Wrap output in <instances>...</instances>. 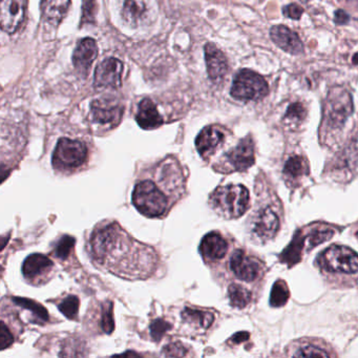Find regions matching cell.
Returning a JSON list of instances; mask_svg holds the SVG:
<instances>
[{"label":"cell","instance_id":"6da1fadb","mask_svg":"<svg viewBox=\"0 0 358 358\" xmlns=\"http://www.w3.org/2000/svg\"><path fill=\"white\" fill-rule=\"evenodd\" d=\"M94 259L115 275L129 280L146 278L154 272V249L133 240L117 223L102 224L92 234Z\"/></svg>","mask_w":358,"mask_h":358},{"label":"cell","instance_id":"7a4b0ae2","mask_svg":"<svg viewBox=\"0 0 358 358\" xmlns=\"http://www.w3.org/2000/svg\"><path fill=\"white\" fill-rule=\"evenodd\" d=\"M184 188L185 179L179 162L173 158L165 159L154 169L152 179L142 180L136 184L134 206L145 217H163L181 196Z\"/></svg>","mask_w":358,"mask_h":358},{"label":"cell","instance_id":"3957f363","mask_svg":"<svg viewBox=\"0 0 358 358\" xmlns=\"http://www.w3.org/2000/svg\"><path fill=\"white\" fill-rule=\"evenodd\" d=\"M215 213L225 219H236L248 209L249 192L247 188L238 184L220 186L209 199Z\"/></svg>","mask_w":358,"mask_h":358},{"label":"cell","instance_id":"277c9868","mask_svg":"<svg viewBox=\"0 0 358 358\" xmlns=\"http://www.w3.org/2000/svg\"><path fill=\"white\" fill-rule=\"evenodd\" d=\"M87 146L83 142L62 138L54 150L52 163L57 171H75L87 162Z\"/></svg>","mask_w":358,"mask_h":358},{"label":"cell","instance_id":"5b68a950","mask_svg":"<svg viewBox=\"0 0 358 358\" xmlns=\"http://www.w3.org/2000/svg\"><path fill=\"white\" fill-rule=\"evenodd\" d=\"M269 92L267 81L250 70H242L236 75L232 83V97L241 101H251L265 97Z\"/></svg>","mask_w":358,"mask_h":358},{"label":"cell","instance_id":"8992f818","mask_svg":"<svg viewBox=\"0 0 358 358\" xmlns=\"http://www.w3.org/2000/svg\"><path fill=\"white\" fill-rule=\"evenodd\" d=\"M318 264L329 272L357 273L358 255L349 247L334 245L320 255Z\"/></svg>","mask_w":358,"mask_h":358},{"label":"cell","instance_id":"52a82bcc","mask_svg":"<svg viewBox=\"0 0 358 358\" xmlns=\"http://www.w3.org/2000/svg\"><path fill=\"white\" fill-rule=\"evenodd\" d=\"M353 110V103L350 93L341 87H334L331 90L324 108V119L326 123L332 129H339L343 127L348 117Z\"/></svg>","mask_w":358,"mask_h":358},{"label":"cell","instance_id":"ba28073f","mask_svg":"<svg viewBox=\"0 0 358 358\" xmlns=\"http://www.w3.org/2000/svg\"><path fill=\"white\" fill-rule=\"evenodd\" d=\"M255 145L250 138H246L224 156V161L217 171L223 173L245 171L255 164Z\"/></svg>","mask_w":358,"mask_h":358},{"label":"cell","instance_id":"9c48e42d","mask_svg":"<svg viewBox=\"0 0 358 358\" xmlns=\"http://www.w3.org/2000/svg\"><path fill=\"white\" fill-rule=\"evenodd\" d=\"M122 104L112 98H100L91 104L92 120L102 127L114 129L120 123L123 116Z\"/></svg>","mask_w":358,"mask_h":358},{"label":"cell","instance_id":"30bf717a","mask_svg":"<svg viewBox=\"0 0 358 358\" xmlns=\"http://www.w3.org/2000/svg\"><path fill=\"white\" fill-rule=\"evenodd\" d=\"M26 15V0H1L0 3V27L3 32L12 35L24 22Z\"/></svg>","mask_w":358,"mask_h":358},{"label":"cell","instance_id":"8fae6325","mask_svg":"<svg viewBox=\"0 0 358 358\" xmlns=\"http://www.w3.org/2000/svg\"><path fill=\"white\" fill-rule=\"evenodd\" d=\"M123 64L116 58L102 62L95 71V85L98 89H116L120 87Z\"/></svg>","mask_w":358,"mask_h":358},{"label":"cell","instance_id":"7c38bea8","mask_svg":"<svg viewBox=\"0 0 358 358\" xmlns=\"http://www.w3.org/2000/svg\"><path fill=\"white\" fill-rule=\"evenodd\" d=\"M230 269L236 278L245 282H252L259 278L261 273L262 264L259 259L249 257L244 251L236 250L230 259Z\"/></svg>","mask_w":358,"mask_h":358},{"label":"cell","instance_id":"4fadbf2b","mask_svg":"<svg viewBox=\"0 0 358 358\" xmlns=\"http://www.w3.org/2000/svg\"><path fill=\"white\" fill-rule=\"evenodd\" d=\"M280 227L278 215L270 208H263L257 211L251 223L253 236L259 241L271 240L275 236Z\"/></svg>","mask_w":358,"mask_h":358},{"label":"cell","instance_id":"5bb4252c","mask_svg":"<svg viewBox=\"0 0 358 358\" xmlns=\"http://www.w3.org/2000/svg\"><path fill=\"white\" fill-rule=\"evenodd\" d=\"M225 140V133L217 125H210L202 129L196 139V148L203 158L210 157Z\"/></svg>","mask_w":358,"mask_h":358},{"label":"cell","instance_id":"9a60e30c","mask_svg":"<svg viewBox=\"0 0 358 358\" xmlns=\"http://www.w3.org/2000/svg\"><path fill=\"white\" fill-rule=\"evenodd\" d=\"M97 55L98 47L96 41L92 38L83 39L73 54V64L77 72L83 76H87Z\"/></svg>","mask_w":358,"mask_h":358},{"label":"cell","instance_id":"2e32d148","mask_svg":"<svg viewBox=\"0 0 358 358\" xmlns=\"http://www.w3.org/2000/svg\"><path fill=\"white\" fill-rule=\"evenodd\" d=\"M53 267V262L47 255L34 253L29 255L24 262L22 273L29 282H36L51 273Z\"/></svg>","mask_w":358,"mask_h":358},{"label":"cell","instance_id":"e0dca14e","mask_svg":"<svg viewBox=\"0 0 358 358\" xmlns=\"http://www.w3.org/2000/svg\"><path fill=\"white\" fill-rule=\"evenodd\" d=\"M272 41L282 51L292 55L303 53V45L296 33L285 26H274L270 30Z\"/></svg>","mask_w":358,"mask_h":358},{"label":"cell","instance_id":"ac0fdd59","mask_svg":"<svg viewBox=\"0 0 358 358\" xmlns=\"http://www.w3.org/2000/svg\"><path fill=\"white\" fill-rule=\"evenodd\" d=\"M228 251V244L219 232H209L200 244V253L206 262H215L223 259Z\"/></svg>","mask_w":358,"mask_h":358},{"label":"cell","instance_id":"d6986e66","mask_svg":"<svg viewBox=\"0 0 358 358\" xmlns=\"http://www.w3.org/2000/svg\"><path fill=\"white\" fill-rule=\"evenodd\" d=\"M205 59H206L207 72L211 80L219 83L225 76L228 71L227 59L225 55L213 43L205 45Z\"/></svg>","mask_w":358,"mask_h":358},{"label":"cell","instance_id":"ffe728a7","mask_svg":"<svg viewBox=\"0 0 358 358\" xmlns=\"http://www.w3.org/2000/svg\"><path fill=\"white\" fill-rule=\"evenodd\" d=\"M136 120L139 127L146 131L158 129L164 123L156 104L148 98L140 102L137 114H136Z\"/></svg>","mask_w":358,"mask_h":358},{"label":"cell","instance_id":"44dd1931","mask_svg":"<svg viewBox=\"0 0 358 358\" xmlns=\"http://www.w3.org/2000/svg\"><path fill=\"white\" fill-rule=\"evenodd\" d=\"M71 0H43L41 15L43 20L53 27H57L68 14Z\"/></svg>","mask_w":358,"mask_h":358},{"label":"cell","instance_id":"7402d4cb","mask_svg":"<svg viewBox=\"0 0 358 358\" xmlns=\"http://www.w3.org/2000/svg\"><path fill=\"white\" fill-rule=\"evenodd\" d=\"M182 320L196 330L205 331L210 328L215 322V315L207 310L185 308L182 312Z\"/></svg>","mask_w":358,"mask_h":358},{"label":"cell","instance_id":"603a6c76","mask_svg":"<svg viewBox=\"0 0 358 358\" xmlns=\"http://www.w3.org/2000/svg\"><path fill=\"white\" fill-rule=\"evenodd\" d=\"M145 11L144 0H125L122 15L125 22L136 24L141 18H143Z\"/></svg>","mask_w":358,"mask_h":358},{"label":"cell","instance_id":"cb8c5ba5","mask_svg":"<svg viewBox=\"0 0 358 358\" xmlns=\"http://www.w3.org/2000/svg\"><path fill=\"white\" fill-rule=\"evenodd\" d=\"M284 173L289 180L294 181L308 173L307 161L301 156H292L285 164Z\"/></svg>","mask_w":358,"mask_h":358},{"label":"cell","instance_id":"d4e9b609","mask_svg":"<svg viewBox=\"0 0 358 358\" xmlns=\"http://www.w3.org/2000/svg\"><path fill=\"white\" fill-rule=\"evenodd\" d=\"M228 296L232 307L243 309L251 301V293L242 285L231 284L228 288Z\"/></svg>","mask_w":358,"mask_h":358},{"label":"cell","instance_id":"484cf974","mask_svg":"<svg viewBox=\"0 0 358 358\" xmlns=\"http://www.w3.org/2000/svg\"><path fill=\"white\" fill-rule=\"evenodd\" d=\"M290 293L288 287L284 280H278L272 287L271 295H270V303L273 307H282L288 301Z\"/></svg>","mask_w":358,"mask_h":358},{"label":"cell","instance_id":"4316f807","mask_svg":"<svg viewBox=\"0 0 358 358\" xmlns=\"http://www.w3.org/2000/svg\"><path fill=\"white\" fill-rule=\"evenodd\" d=\"M13 301L16 305L24 308V309L30 310L38 317L41 322H48L49 320V313L43 306L39 305L37 301H31L29 299H22V297H13Z\"/></svg>","mask_w":358,"mask_h":358},{"label":"cell","instance_id":"83f0119b","mask_svg":"<svg viewBox=\"0 0 358 358\" xmlns=\"http://www.w3.org/2000/svg\"><path fill=\"white\" fill-rule=\"evenodd\" d=\"M79 299L75 295H69L58 305V309L69 320H76L79 312Z\"/></svg>","mask_w":358,"mask_h":358},{"label":"cell","instance_id":"f1b7e54d","mask_svg":"<svg viewBox=\"0 0 358 358\" xmlns=\"http://www.w3.org/2000/svg\"><path fill=\"white\" fill-rule=\"evenodd\" d=\"M290 355L294 357H329L330 354L316 345H303L296 348Z\"/></svg>","mask_w":358,"mask_h":358},{"label":"cell","instance_id":"f546056e","mask_svg":"<svg viewBox=\"0 0 358 358\" xmlns=\"http://www.w3.org/2000/svg\"><path fill=\"white\" fill-rule=\"evenodd\" d=\"M75 246V238L70 236H64L60 238L55 246L56 257L60 259H66L72 252L73 248Z\"/></svg>","mask_w":358,"mask_h":358},{"label":"cell","instance_id":"4dcf8cb0","mask_svg":"<svg viewBox=\"0 0 358 358\" xmlns=\"http://www.w3.org/2000/svg\"><path fill=\"white\" fill-rule=\"evenodd\" d=\"M102 329L104 332L110 334L115 329L114 313H113L112 301H106L102 310Z\"/></svg>","mask_w":358,"mask_h":358},{"label":"cell","instance_id":"1f68e13d","mask_svg":"<svg viewBox=\"0 0 358 358\" xmlns=\"http://www.w3.org/2000/svg\"><path fill=\"white\" fill-rule=\"evenodd\" d=\"M171 324L167 322L166 320L159 318V320H154L150 324V334H152L154 341H158L163 338L167 331L171 330Z\"/></svg>","mask_w":358,"mask_h":358},{"label":"cell","instance_id":"d6a6232c","mask_svg":"<svg viewBox=\"0 0 358 358\" xmlns=\"http://www.w3.org/2000/svg\"><path fill=\"white\" fill-rule=\"evenodd\" d=\"M0 341H1V345H0L1 350L7 349L14 343L13 333L11 332L9 327L6 324L5 320H3L1 326H0Z\"/></svg>","mask_w":358,"mask_h":358},{"label":"cell","instance_id":"836d02e7","mask_svg":"<svg viewBox=\"0 0 358 358\" xmlns=\"http://www.w3.org/2000/svg\"><path fill=\"white\" fill-rule=\"evenodd\" d=\"M306 110L301 103L291 104L287 110L286 119L290 121H299L305 117Z\"/></svg>","mask_w":358,"mask_h":358},{"label":"cell","instance_id":"e575fe53","mask_svg":"<svg viewBox=\"0 0 358 358\" xmlns=\"http://www.w3.org/2000/svg\"><path fill=\"white\" fill-rule=\"evenodd\" d=\"M164 355L181 357V356L187 355V350H186L185 345H182V343H171V345H166L164 348Z\"/></svg>","mask_w":358,"mask_h":358},{"label":"cell","instance_id":"d590c367","mask_svg":"<svg viewBox=\"0 0 358 358\" xmlns=\"http://www.w3.org/2000/svg\"><path fill=\"white\" fill-rule=\"evenodd\" d=\"M303 8L299 6L292 3V5L286 6L284 8V15L286 17L291 18V20H297L303 15Z\"/></svg>","mask_w":358,"mask_h":358},{"label":"cell","instance_id":"8d00e7d4","mask_svg":"<svg viewBox=\"0 0 358 358\" xmlns=\"http://www.w3.org/2000/svg\"><path fill=\"white\" fill-rule=\"evenodd\" d=\"M349 20V15H348L345 12H343V10H338V11L335 13L334 22H336L337 24H347Z\"/></svg>","mask_w":358,"mask_h":358},{"label":"cell","instance_id":"74e56055","mask_svg":"<svg viewBox=\"0 0 358 358\" xmlns=\"http://www.w3.org/2000/svg\"><path fill=\"white\" fill-rule=\"evenodd\" d=\"M249 338V334L247 332H240L236 333V335L232 336V338L230 341L234 343H243V341H247Z\"/></svg>","mask_w":358,"mask_h":358},{"label":"cell","instance_id":"f35d334b","mask_svg":"<svg viewBox=\"0 0 358 358\" xmlns=\"http://www.w3.org/2000/svg\"><path fill=\"white\" fill-rule=\"evenodd\" d=\"M352 62H353V64H355V66H358V53H356L355 55L353 56Z\"/></svg>","mask_w":358,"mask_h":358},{"label":"cell","instance_id":"ab89813d","mask_svg":"<svg viewBox=\"0 0 358 358\" xmlns=\"http://www.w3.org/2000/svg\"><path fill=\"white\" fill-rule=\"evenodd\" d=\"M356 236H357V238H358V232H357V234H356Z\"/></svg>","mask_w":358,"mask_h":358}]
</instances>
